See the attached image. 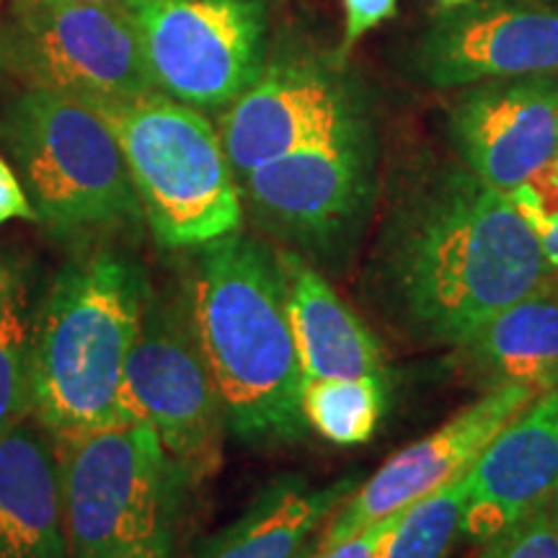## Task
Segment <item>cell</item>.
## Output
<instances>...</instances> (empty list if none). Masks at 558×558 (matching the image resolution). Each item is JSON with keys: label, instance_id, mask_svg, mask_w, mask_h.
Here are the masks:
<instances>
[{"label": "cell", "instance_id": "obj_20", "mask_svg": "<svg viewBox=\"0 0 558 558\" xmlns=\"http://www.w3.org/2000/svg\"><path fill=\"white\" fill-rule=\"evenodd\" d=\"M386 407V378L308 380L303 388V414L308 427L333 445L352 448L367 442L378 429Z\"/></svg>", "mask_w": 558, "mask_h": 558}, {"label": "cell", "instance_id": "obj_11", "mask_svg": "<svg viewBox=\"0 0 558 558\" xmlns=\"http://www.w3.org/2000/svg\"><path fill=\"white\" fill-rule=\"evenodd\" d=\"M341 60L308 45H284L269 54L254 86L220 114L235 179L369 117L362 88Z\"/></svg>", "mask_w": 558, "mask_h": 558}, {"label": "cell", "instance_id": "obj_32", "mask_svg": "<svg viewBox=\"0 0 558 558\" xmlns=\"http://www.w3.org/2000/svg\"><path fill=\"white\" fill-rule=\"evenodd\" d=\"M550 507H554V514H556V520H558V488H556L554 499H550Z\"/></svg>", "mask_w": 558, "mask_h": 558}, {"label": "cell", "instance_id": "obj_19", "mask_svg": "<svg viewBox=\"0 0 558 558\" xmlns=\"http://www.w3.org/2000/svg\"><path fill=\"white\" fill-rule=\"evenodd\" d=\"M354 488V476L320 488L303 478L271 481L233 525L199 548L197 558H295Z\"/></svg>", "mask_w": 558, "mask_h": 558}, {"label": "cell", "instance_id": "obj_22", "mask_svg": "<svg viewBox=\"0 0 558 558\" xmlns=\"http://www.w3.org/2000/svg\"><path fill=\"white\" fill-rule=\"evenodd\" d=\"M469 473L403 509L378 558H448L452 543L463 533L471 494Z\"/></svg>", "mask_w": 558, "mask_h": 558}, {"label": "cell", "instance_id": "obj_17", "mask_svg": "<svg viewBox=\"0 0 558 558\" xmlns=\"http://www.w3.org/2000/svg\"><path fill=\"white\" fill-rule=\"evenodd\" d=\"M277 254L305 383L365 375L386 378L378 339L337 295L329 279L295 251L277 248Z\"/></svg>", "mask_w": 558, "mask_h": 558}, {"label": "cell", "instance_id": "obj_28", "mask_svg": "<svg viewBox=\"0 0 558 558\" xmlns=\"http://www.w3.org/2000/svg\"><path fill=\"white\" fill-rule=\"evenodd\" d=\"M171 550H173V538H166V541L150 543V546L137 548L135 554H130L128 558H171Z\"/></svg>", "mask_w": 558, "mask_h": 558}, {"label": "cell", "instance_id": "obj_30", "mask_svg": "<svg viewBox=\"0 0 558 558\" xmlns=\"http://www.w3.org/2000/svg\"><path fill=\"white\" fill-rule=\"evenodd\" d=\"M439 3H442V5H445V9H458V5L469 3V0H439Z\"/></svg>", "mask_w": 558, "mask_h": 558}, {"label": "cell", "instance_id": "obj_14", "mask_svg": "<svg viewBox=\"0 0 558 558\" xmlns=\"http://www.w3.org/2000/svg\"><path fill=\"white\" fill-rule=\"evenodd\" d=\"M460 163L509 194L558 160V75L481 81L450 107Z\"/></svg>", "mask_w": 558, "mask_h": 558}, {"label": "cell", "instance_id": "obj_24", "mask_svg": "<svg viewBox=\"0 0 558 558\" xmlns=\"http://www.w3.org/2000/svg\"><path fill=\"white\" fill-rule=\"evenodd\" d=\"M476 558H558V520L550 501L481 543Z\"/></svg>", "mask_w": 558, "mask_h": 558}, {"label": "cell", "instance_id": "obj_34", "mask_svg": "<svg viewBox=\"0 0 558 558\" xmlns=\"http://www.w3.org/2000/svg\"><path fill=\"white\" fill-rule=\"evenodd\" d=\"M0 3H3V0H0Z\"/></svg>", "mask_w": 558, "mask_h": 558}, {"label": "cell", "instance_id": "obj_29", "mask_svg": "<svg viewBox=\"0 0 558 558\" xmlns=\"http://www.w3.org/2000/svg\"><path fill=\"white\" fill-rule=\"evenodd\" d=\"M70 3H86V5H107V9H120L132 11L137 5V0H70Z\"/></svg>", "mask_w": 558, "mask_h": 558}, {"label": "cell", "instance_id": "obj_26", "mask_svg": "<svg viewBox=\"0 0 558 558\" xmlns=\"http://www.w3.org/2000/svg\"><path fill=\"white\" fill-rule=\"evenodd\" d=\"M401 514L403 509L378 520L375 525L360 530V533L352 535V538L333 543V546H326V548L316 546L313 548L311 558H378L383 543H386L388 535L393 533V527L399 525Z\"/></svg>", "mask_w": 558, "mask_h": 558}, {"label": "cell", "instance_id": "obj_6", "mask_svg": "<svg viewBox=\"0 0 558 558\" xmlns=\"http://www.w3.org/2000/svg\"><path fill=\"white\" fill-rule=\"evenodd\" d=\"M73 558H128L173 538L190 478L145 422L58 442Z\"/></svg>", "mask_w": 558, "mask_h": 558}, {"label": "cell", "instance_id": "obj_33", "mask_svg": "<svg viewBox=\"0 0 558 558\" xmlns=\"http://www.w3.org/2000/svg\"><path fill=\"white\" fill-rule=\"evenodd\" d=\"M3 277H5V269H0V288H3Z\"/></svg>", "mask_w": 558, "mask_h": 558}, {"label": "cell", "instance_id": "obj_10", "mask_svg": "<svg viewBox=\"0 0 558 558\" xmlns=\"http://www.w3.org/2000/svg\"><path fill=\"white\" fill-rule=\"evenodd\" d=\"M158 94L226 111L269 60L271 0H137L130 11Z\"/></svg>", "mask_w": 558, "mask_h": 558}, {"label": "cell", "instance_id": "obj_7", "mask_svg": "<svg viewBox=\"0 0 558 558\" xmlns=\"http://www.w3.org/2000/svg\"><path fill=\"white\" fill-rule=\"evenodd\" d=\"M145 422L199 484L220 469L226 411L194 318L192 279H150L143 324L124 367L120 424Z\"/></svg>", "mask_w": 558, "mask_h": 558}, {"label": "cell", "instance_id": "obj_8", "mask_svg": "<svg viewBox=\"0 0 558 558\" xmlns=\"http://www.w3.org/2000/svg\"><path fill=\"white\" fill-rule=\"evenodd\" d=\"M0 81L114 107L156 90L130 11L11 0L0 21Z\"/></svg>", "mask_w": 558, "mask_h": 558}, {"label": "cell", "instance_id": "obj_13", "mask_svg": "<svg viewBox=\"0 0 558 558\" xmlns=\"http://www.w3.org/2000/svg\"><path fill=\"white\" fill-rule=\"evenodd\" d=\"M533 399L535 393L525 386L488 388L481 399L460 409L432 435L390 456L331 514L318 548L352 538L360 530L469 473L499 429Z\"/></svg>", "mask_w": 558, "mask_h": 558}, {"label": "cell", "instance_id": "obj_16", "mask_svg": "<svg viewBox=\"0 0 558 558\" xmlns=\"http://www.w3.org/2000/svg\"><path fill=\"white\" fill-rule=\"evenodd\" d=\"M0 558H73L58 442L34 416L0 439Z\"/></svg>", "mask_w": 558, "mask_h": 558}, {"label": "cell", "instance_id": "obj_12", "mask_svg": "<svg viewBox=\"0 0 558 558\" xmlns=\"http://www.w3.org/2000/svg\"><path fill=\"white\" fill-rule=\"evenodd\" d=\"M411 62L432 88L558 75V5L543 0H469L445 9L416 39Z\"/></svg>", "mask_w": 558, "mask_h": 558}, {"label": "cell", "instance_id": "obj_15", "mask_svg": "<svg viewBox=\"0 0 558 558\" xmlns=\"http://www.w3.org/2000/svg\"><path fill=\"white\" fill-rule=\"evenodd\" d=\"M463 533L484 543L558 488V390L535 396L486 445L471 469Z\"/></svg>", "mask_w": 558, "mask_h": 558}, {"label": "cell", "instance_id": "obj_5", "mask_svg": "<svg viewBox=\"0 0 558 558\" xmlns=\"http://www.w3.org/2000/svg\"><path fill=\"white\" fill-rule=\"evenodd\" d=\"M96 109L120 140L145 226L160 248H197L241 230L239 179L205 111L158 90Z\"/></svg>", "mask_w": 558, "mask_h": 558}, {"label": "cell", "instance_id": "obj_2", "mask_svg": "<svg viewBox=\"0 0 558 558\" xmlns=\"http://www.w3.org/2000/svg\"><path fill=\"white\" fill-rule=\"evenodd\" d=\"M190 279L228 429L248 445L295 442L305 378L277 248L235 230L194 248Z\"/></svg>", "mask_w": 558, "mask_h": 558}, {"label": "cell", "instance_id": "obj_18", "mask_svg": "<svg viewBox=\"0 0 558 558\" xmlns=\"http://www.w3.org/2000/svg\"><path fill=\"white\" fill-rule=\"evenodd\" d=\"M458 367L478 386L558 390V279L548 275L456 347Z\"/></svg>", "mask_w": 558, "mask_h": 558}, {"label": "cell", "instance_id": "obj_9", "mask_svg": "<svg viewBox=\"0 0 558 558\" xmlns=\"http://www.w3.org/2000/svg\"><path fill=\"white\" fill-rule=\"evenodd\" d=\"M243 213L282 248L331 267L352 251L375 192L373 122L256 166L239 177Z\"/></svg>", "mask_w": 558, "mask_h": 558}, {"label": "cell", "instance_id": "obj_21", "mask_svg": "<svg viewBox=\"0 0 558 558\" xmlns=\"http://www.w3.org/2000/svg\"><path fill=\"white\" fill-rule=\"evenodd\" d=\"M34 326L16 277L0 288V439L34 416Z\"/></svg>", "mask_w": 558, "mask_h": 558}, {"label": "cell", "instance_id": "obj_27", "mask_svg": "<svg viewBox=\"0 0 558 558\" xmlns=\"http://www.w3.org/2000/svg\"><path fill=\"white\" fill-rule=\"evenodd\" d=\"M11 220H26L37 222V213H34L29 197H26L24 186L9 163V158L0 153V226Z\"/></svg>", "mask_w": 558, "mask_h": 558}, {"label": "cell", "instance_id": "obj_25", "mask_svg": "<svg viewBox=\"0 0 558 558\" xmlns=\"http://www.w3.org/2000/svg\"><path fill=\"white\" fill-rule=\"evenodd\" d=\"M341 5H344V34H341L339 54L347 58L367 32L378 29L383 21L393 16L399 0H341Z\"/></svg>", "mask_w": 558, "mask_h": 558}, {"label": "cell", "instance_id": "obj_3", "mask_svg": "<svg viewBox=\"0 0 558 558\" xmlns=\"http://www.w3.org/2000/svg\"><path fill=\"white\" fill-rule=\"evenodd\" d=\"M34 324V418L65 442L120 424L124 367L150 275L114 239L75 246Z\"/></svg>", "mask_w": 558, "mask_h": 558}, {"label": "cell", "instance_id": "obj_1", "mask_svg": "<svg viewBox=\"0 0 558 558\" xmlns=\"http://www.w3.org/2000/svg\"><path fill=\"white\" fill-rule=\"evenodd\" d=\"M550 275L505 192L458 166L424 171L390 209L369 284L393 326L427 347H458Z\"/></svg>", "mask_w": 558, "mask_h": 558}, {"label": "cell", "instance_id": "obj_31", "mask_svg": "<svg viewBox=\"0 0 558 558\" xmlns=\"http://www.w3.org/2000/svg\"><path fill=\"white\" fill-rule=\"evenodd\" d=\"M313 548H316V546H305L295 558H311L313 556Z\"/></svg>", "mask_w": 558, "mask_h": 558}, {"label": "cell", "instance_id": "obj_23", "mask_svg": "<svg viewBox=\"0 0 558 558\" xmlns=\"http://www.w3.org/2000/svg\"><path fill=\"white\" fill-rule=\"evenodd\" d=\"M507 197L538 241L548 269L558 271V160L522 181Z\"/></svg>", "mask_w": 558, "mask_h": 558}, {"label": "cell", "instance_id": "obj_4", "mask_svg": "<svg viewBox=\"0 0 558 558\" xmlns=\"http://www.w3.org/2000/svg\"><path fill=\"white\" fill-rule=\"evenodd\" d=\"M0 153L54 241L86 246L143 228L120 140L90 104L16 88L0 107Z\"/></svg>", "mask_w": 558, "mask_h": 558}]
</instances>
